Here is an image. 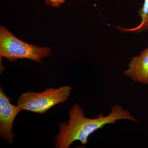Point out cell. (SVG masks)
<instances>
[{
	"instance_id": "1",
	"label": "cell",
	"mask_w": 148,
	"mask_h": 148,
	"mask_svg": "<svg viewBox=\"0 0 148 148\" xmlns=\"http://www.w3.org/2000/svg\"><path fill=\"white\" fill-rule=\"evenodd\" d=\"M68 122L60 123L59 133L55 138L54 145L57 148H69L75 141L83 145L87 144L89 136L107 124H114L119 120H128L137 122L129 111L123 110L119 105L111 108V112L107 116L100 114L98 118L90 119L84 116V110L76 103L69 112Z\"/></svg>"
},
{
	"instance_id": "2",
	"label": "cell",
	"mask_w": 148,
	"mask_h": 148,
	"mask_svg": "<svg viewBox=\"0 0 148 148\" xmlns=\"http://www.w3.org/2000/svg\"><path fill=\"white\" fill-rule=\"evenodd\" d=\"M50 48L40 47L24 42L7 29L0 28V56L12 61L18 59H31L41 63V59L50 55Z\"/></svg>"
},
{
	"instance_id": "3",
	"label": "cell",
	"mask_w": 148,
	"mask_h": 148,
	"mask_svg": "<svg viewBox=\"0 0 148 148\" xmlns=\"http://www.w3.org/2000/svg\"><path fill=\"white\" fill-rule=\"evenodd\" d=\"M72 90L69 86L57 88H47L43 92L29 91L21 94L17 106L22 110L44 114L53 106L64 103L70 96Z\"/></svg>"
},
{
	"instance_id": "4",
	"label": "cell",
	"mask_w": 148,
	"mask_h": 148,
	"mask_svg": "<svg viewBox=\"0 0 148 148\" xmlns=\"http://www.w3.org/2000/svg\"><path fill=\"white\" fill-rule=\"evenodd\" d=\"M21 109L10 103L1 88H0V135L3 140L12 145L14 134L12 132L14 121Z\"/></svg>"
},
{
	"instance_id": "5",
	"label": "cell",
	"mask_w": 148,
	"mask_h": 148,
	"mask_svg": "<svg viewBox=\"0 0 148 148\" xmlns=\"http://www.w3.org/2000/svg\"><path fill=\"white\" fill-rule=\"evenodd\" d=\"M124 74L134 82L148 84V45L139 56L132 58Z\"/></svg>"
},
{
	"instance_id": "6",
	"label": "cell",
	"mask_w": 148,
	"mask_h": 148,
	"mask_svg": "<svg viewBox=\"0 0 148 148\" xmlns=\"http://www.w3.org/2000/svg\"><path fill=\"white\" fill-rule=\"evenodd\" d=\"M138 15L142 19L141 23L138 27L131 29H124L118 27V29L123 32H132L133 33H140L143 31L148 29V0H145L142 8L138 10Z\"/></svg>"
},
{
	"instance_id": "7",
	"label": "cell",
	"mask_w": 148,
	"mask_h": 148,
	"mask_svg": "<svg viewBox=\"0 0 148 148\" xmlns=\"http://www.w3.org/2000/svg\"><path fill=\"white\" fill-rule=\"evenodd\" d=\"M47 5L58 8L61 4L65 2L66 0H45Z\"/></svg>"
}]
</instances>
